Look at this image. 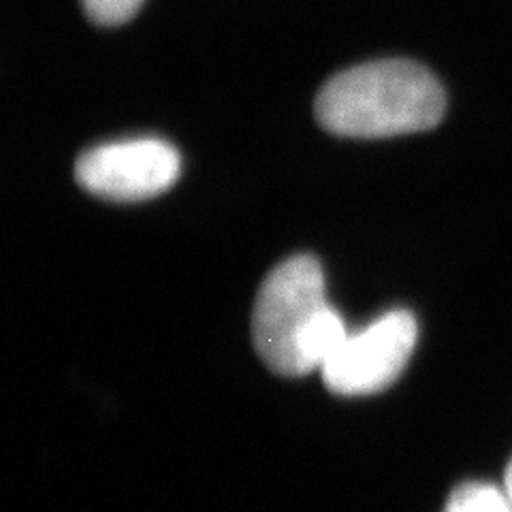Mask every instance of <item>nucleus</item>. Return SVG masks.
<instances>
[{
    "label": "nucleus",
    "instance_id": "f257e3e1",
    "mask_svg": "<svg viewBox=\"0 0 512 512\" xmlns=\"http://www.w3.org/2000/svg\"><path fill=\"white\" fill-rule=\"evenodd\" d=\"M346 335L314 256L297 254L269 271L254 301L252 344L271 372L297 378L320 370Z\"/></svg>",
    "mask_w": 512,
    "mask_h": 512
},
{
    "label": "nucleus",
    "instance_id": "f03ea898",
    "mask_svg": "<svg viewBox=\"0 0 512 512\" xmlns=\"http://www.w3.org/2000/svg\"><path fill=\"white\" fill-rule=\"evenodd\" d=\"M444 109L436 75L412 60H378L342 71L320 88L314 103L325 131L355 139L429 131Z\"/></svg>",
    "mask_w": 512,
    "mask_h": 512
},
{
    "label": "nucleus",
    "instance_id": "7ed1b4c3",
    "mask_svg": "<svg viewBox=\"0 0 512 512\" xmlns=\"http://www.w3.org/2000/svg\"><path fill=\"white\" fill-rule=\"evenodd\" d=\"M419 325L408 310H393L370 327L346 335L340 348L320 367L325 387L335 395H372L389 389L412 357Z\"/></svg>",
    "mask_w": 512,
    "mask_h": 512
},
{
    "label": "nucleus",
    "instance_id": "20e7f679",
    "mask_svg": "<svg viewBox=\"0 0 512 512\" xmlns=\"http://www.w3.org/2000/svg\"><path fill=\"white\" fill-rule=\"evenodd\" d=\"M178 150L163 139H128L86 150L75 180L90 195L109 201H143L169 190L180 178Z\"/></svg>",
    "mask_w": 512,
    "mask_h": 512
},
{
    "label": "nucleus",
    "instance_id": "39448f33",
    "mask_svg": "<svg viewBox=\"0 0 512 512\" xmlns=\"http://www.w3.org/2000/svg\"><path fill=\"white\" fill-rule=\"evenodd\" d=\"M444 512H512V504L504 487L472 480L451 493Z\"/></svg>",
    "mask_w": 512,
    "mask_h": 512
},
{
    "label": "nucleus",
    "instance_id": "423d86ee",
    "mask_svg": "<svg viewBox=\"0 0 512 512\" xmlns=\"http://www.w3.org/2000/svg\"><path fill=\"white\" fill-rule=\"evenodd\" d=\"M143 0H82L88 18L101 26H118L131 20Z\"/></svg>",
    "mask_w": 512,
    "mask_h": 512
},
{
    "label": "nucleus",
    "instance_id": "0eeeda50",
    "mask_svg": "<svg viewBox=\"0 0 512 512\" xmlns=\"http://www.w3.org/2000/svg\"><path fill=\"white\" fill-rule=\"evenodd\" d=\"M504 491H506L508 500H510V504H512V459L508 461L506 472H504Z\"/></svg>",
    "mask_w": 512,
    "mask_h": 512
}]
</instances>
